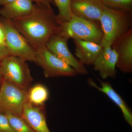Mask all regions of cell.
Returning <instances> with one entry per match:
<instances>
[{
  "mask_svg": "<svg viewBox=\"0 0 132 132\" xmlns=\"http://www.w3.org/2000/svg\"><path fill=\"white\" fill-rule=\"evenodd\" d=\"M102 1L106 7L132 13V0H102Z\"/></svg>",
  "mask_w": 132,
  "mask_h": 132,
  "instance_id": "cell-19",
  "label": "cell"
},
{
  "mask_svg": "<svg viewBox=\"0 0 132 132\" xmlns=\"http://www.w3.org/2000/svg\"><path fill=\"white\" fill-rule=\"evenodd\" d=\"M54 4L59 10L57 18L60 23L68 21L72 14L71 9V0H53Z\"/></svg>",
  "mask_w": 132,
  "mask_h": 132,
  "instance_id": "cell-18",
  "label": "cell"
},
{
  "mask_svg": "<svg viewBox=\"0 0 132 132\" xmlns=\"http://www.w3.org/2000/svg\"><path fill=\"white\" fill-rule=\"evenodd\" d=\"M0 132H15L5 114L0 112Z\"/></svg>",
  "mask_w": 132,
  "mask_h": 132,
  "instance_id": "cell-20",
  "label": "cell"
},
{
  "mask_svg": "<svg viewBox=\"0 0 132 132\" xmlns=\"http://www.w3.org/2000/svg\"><path fill=\"white\" fill-rule=\"evenodd\" d=\"M36 4H42L45 6H51V4H54L53 0H32Z\"/></svg>",
  "mask_w": 132,
  "mask_h": 132,
  "instance_id": "cell-23",
  "label": "cell"
},
{
  "mask_svg": "<svg viewBox=\"0 0 132 132\" xmlns=\"http://www.w3.org/2000/svg\"><path fill=\"white\" fill-rule=\"evenodd\" d=\"M28 101L27 91L3 80L0 86V112L21 116Z\"/></svg>",
  "mask_w": 132,
  "mask_h": 132,
  "instance_id": "cell-7",
  "label": "cell"
},
{
  "mask_svg": "<svg viewBox=\"0 0 132 132\" xmlns=\"http://www.w3.org/2000/svg\"><path fill=\"white\" fill-rule=\"evenodd\" d=\"M27 61L10 55L0 62L3 79L22 90L28 91L33 78Z\"/></svg>",
  "mask_w": 132,
  "mask_h": 132,
  "instance_id": "cell-4",
  "label": "cell"
},
{
  "mask_svg": "<svg viewBox=\"0 0 132 132\" xmlns=\"http://www.w3.org/2000/svg\"><path fill=\"white\" fill-rule=\"evenodd\" d=\"M69 39L68 38L57 35L50 40L46 46L54 54L72 67L78 74L87 75L88 72L85 65L74 57L69 49Z\"/></svg>",
  "mask_w": 132,
  "mask_h": 132,
  "instance_id": "cell-8",
  "label": "cell"
},
{
  "mask_svg": "<svg viewBox=\"0 0 132 132\" xmlns=\"http://www.w3.org/2000/svg\"><path fill=\"white\" fill-rule=\"evenodd\" d=\"M117 55L111 46L102 47L101 52L95 61L93 65L95 71L99 72L101 78H116Z\"/></svg>",
  "mask_w": 132,
  "mask_h": 132,
  "instance_id": "cell-11",
  "label": "cell"
},
{
  "mask_svg": "<svg viewBox=\"0 0 132 132\" xmlns=\"http://www.w3.org/2000/svg\"><path fill=\"white\" fill-rule=\"evenodd\" d=\"M100 86H98L92 78L87 79L88 84L100 92L106 95L120 109L125 120L130 126H132V112L131 109L122 97L113 88L110 82L100 80Z\"/></svg>",
  "mask_w": 132,
  "mask_h": 132,
  "instance_id": "cell-13",
  "label": "cell"
},
{
  "mask_svg": "<svg viewBox=\"0 0 132 132\" xmlns=\"http://www.w3.org/2000/svg\"><path fill=\"white\" fill-rule=\"evenodd\" d=\"M28 101L36 106L44 105L49 98V92L44 85L38 84L30 87L28 91Z\"/></svg>",
  "mask_w": 132,
  "mask_h": 132,
  "instance_id": "cell-16",
  "label": "cell"
},
{
  "mask_svg": "<svg viewBox=\"0 0 132 132\" xmlns=\"http://www.w3.org/2000/svg\"><path fill=\"white\" fill-rule=\"evenodd\" d=\"M111 47L117 55L116 68L123 73H132V28L115 40Z\"/></svg>",
  "mask_w": 132,
  "mask_h": 132,
  "instance_id": "cell-9",
  "label": "cell"
},
{
  "mask_svg": "<svg viewBox=\"0 0 132 132\" xmlns=\"http://www.w3.org/2000/svg\"><path fill=\"white\" fill-rule=\"evenodd\" d=\"M104 7L102 0H71L72 14L95 22L100 23Z\"/></svg>",
  "mask_w": 132,
  "mask_h": 132,
  "instance_id": "cell-10",
  "label": "cell"
},
{
  "mask_svg": "<svg viewBox=\"0 0 132 132\" xmlns=\"http://www.w3.org/2000/svg\"><path fill=\"white\" fill-rule=\"evenodd\" d=\"M15 1V0H0V6H4Z\"/></svg>",
  "mask_w": 132,
  "mask_h": 132,
  "instance_id": "cell-24",
  "label": "cell"
},
{
  "mask_svg": "<svg viewBox=\"0 0 132 132\" xmlns=\"http://www.w3.org/2000/svg\"><path fill=\"white\" fill-rule=\"evenodd\" d=\"M100 23L103 33L100 45L102 47L111 46L115 40L132 28V13L104 6Z\"/></svg>",
  "mask_w": 132,
  "mask_h": 132,
  "instance_id": "cell-2",
  "label": "cell"
},
{
  "mask_svg": "<svg viewBox=\"0 0 132 132\" xmlns=\"http://www.w3.org/2000/svg\"><path fill=\"white\" fill-rule=\"evenodd\" d=\"M11 20L35 51L45 46L60 32V23L52 6L35 3L29 14Z\"/></svg>",
  "mask_w": 132,
  "mask_h": 132,
  "instance_id": "cell-1",
  "label": "cell"
},
{
  "mask_svg": "<svg viewBox=\"0 0 132 132\" xmlns=\"http://www.w3.org/2000/svg\"><path fill=\"white\" fill-rule=\"evenodd\" d=\"M21 116L36 132H51L47 123L44 105H35L28 101Z\"/></svg>",
  "mask_w": 132,
  "mask_h": 132,
  "instance_id": "cell-12",
  "label": "cell"
},
{
  "mask_svg": "<svg viewBox=\"0 0 132 132\" xmlns=\"http://www.w3.org/2000/svg\"><path fill=\"white\" fill-rule=\"evenodd\" d=\"M59 35L100 45L103 33L99 22L90 21L72 14L68 21L60 23Z\"/></svg>",
  "mask_w": 132,
  "mask_h": 132,
  "instance_id": "cell-3",
  "label": "cell"
},
{
  "mask_svg": "<svg viewBox=\"0 0 132 132\" xmlns=\"http://www.w3.org/2000/svg\"><path fill=\"white\" fill-rule=\"evenodd\" d=\"M35 63L42 69L46 78L73 77L78 74L73 68L54 54L46 46L36 51Z\"/></svg>",
  "mask_w": 132,
  "mask_h": 132,
  "instance_id": "cell-6",
  "label": "cell"
},
{
  "mask_svg": "<svg viewBox=\"0 0 132 132\" xmlns=\"http://www.w3.org/2000/svg\"><path fill=\"white\" fill-rule=\"evenodd\" d=\"M10 55L6 46L0 44V62L6 57Z\"/></svg>",
  "mask_w": 132,
  "mask_h": 132,
  "instance_id": "cell-21",
  "label": "cell"
},
{
  "mask_svg": "<svg viewBox=\"0 0 132 132\" xmlns=\"http://www.w3.org/2000/svg\"><path fill=\"white\" fill-rule=\"evenodd\" d=\"M32 0H15L2 6L0 15L5 19L13 20L27 15L34 9Z\"/></svg>",
  "mask_w": 132,
  "mask_h": 132,
  "instance_id": "cell-15",
  "label": "cell"
},
{
  "mask_svg": "<svg viewBox=\"0 0 132 132\" xmlns=\"http://www.w3.org/2000/svg\"><path fill=\"white\" fill-rule=\"evenodd\" d=\"M5 34V43L10 55L35 63L36 51L18 31L12 20L0 18Z\"/></svg>",
  "mask_w": 132,
  "mask_h": 132,
  "instance_id": "cell-5",
  "label": "cell"
},
{
  "mask_svg": "<svg viewBox=\"0 0 132 132\" xmlns=\"http://www.w3.org/2000/svg\"><path fill=\"white\" fill-rule=\"evenodd\" d=\"M3 80V78L1 66H0V86H1V84Z\"/></svg>",
  "mask_w": 132,
  "mask_h": 132,
  "instance_id": "cell-25",
  "label": "cell"
},
{
  "mask_svg": "<svg viewBox=\"0 0 132 132\" xmlns=\"http://www.w3.org/2000/svg\"><path fill=\"white\" fill-rule=\"evenodd\" d=\"M75 55L85 65H93L102 49L100 44L92 42L73 39Z\"/></svg>",
  "mask_w": 132,
  "mask_h": 132,
  "instance_id": "cell-14",
  "label": "cell"
},
{
  "mask_svg": "<svg viewBox=\"0 0 132 132\" xmlns=\"http://www.w3.org/2000/svg\"><path fill=\"white\" fill-rule=\"evenodd\" d=\"M15 132H36L21 116L5 113Z\"/></svg>",
  "mask_w": 132,
  "mask_h": 132,
  "instance_id": "cell-17",
  "label": "cell"
},
{
  "mask_svg": "<svg viewBox=\"0 0 132 132\" xmlns=\"http://www.w3.org/2000/svg\"><path fill=\"white\" fill-rule=\"evenodd\" d=\"M0 44L6 46L5 30L0 22Z\"/></svg>",
  "mask_w": 132,
  "mask_h": 132,
  "instance_id": "cell-22",
  "label": "cell"
}]
</instances>
